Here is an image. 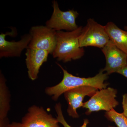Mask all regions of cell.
Masks as SVG:
<instances>
[{
  "label": "cell",
  "mask_w": 127,
  "mask_h": 127,
  "mask_svg": "<svg viewBox=\"0 0 127 127\" xmlns=\"http://www.w3.org/2000/svg\"><path fill=\"white\" fill-rule=\"evenodd\" d=\"M10 123L8 118L2 120H0V127H8Z\"/></svg>",
  "instance_id": "cell-17"
},
{
  "label": "cell",
  "mask_w": 127,
  "mask_h": 127,
  "mask_svg": "<svg viewBox=\"0 0 127 127\" xmlns=\"http://www.w3.org/2000/svg\"><path fill=\"white\" fill-rule=\"evenodd\" d=\"M82 27L70 32H57V42L52 55L58 61L66 63L80 59L84 55L79 45L78 38Z\"/></svg>",
  "instance_id": "cell-2"
},
{
  "label": "cell",
  "mask_w": 127,
  "mask_h": 127,
  "mask_svg": "<svg viewBox=\"0 0 127 127\" xmlns=\"http://www.w3.org/2000/svg\"><path fill=\"white\" fill-rule=\"evenodd\" d=\"M57 64L63 72L62 80L58 84L53 86L47 87L45 89L46 94L51 97L53 101H57L61 95L73 89L91 86L100 90L106 88L109 85V83L105 82L108 78V75L106 73H104L102 69L93 77H81L69 73L60 64Z\"/></svg>",
  "instance_id": "cell-1"
},
{
  "label": "cell",
  "mask_w": 127,
  "mask_h": 127,
  "mask_svg": "<svg viewBox=\"0 0 127 127\" xmlns=\"http://www.w3.org/2000/svg\"><path fill=\"white\" fill-rule=\"evenodd\" d=\"M25 55L26 63L30 79L34 81L38 78L42 64L47 61L49 53L45 50L27 48Z\"/></svg>",
  "instance_id": "cell-11"
},
{
  "label": "cell",
  "mask_w": 127,
  "mask_h": 127,
  "mask_svg": "<svg viewBox=\"0 0 127 127\" xmlns=\"http://www.w3.org/2000/svg\"><path fill=\"white\" fill-rule=\"evenodd\" d=\"M53 12L51 18L46 22V26L56 31H60L64 30L72 31L78 28L76 23V19L79 15L76 11L68 10L62 11L59 9L57 1H52Z\"/></svg>",
  "instance_id": "cell-5"
},
{
  "label": "cell",
  "mask_w": 127,
  "mask_h": 127,
  "mask_svg": "<svg viewBox=\"0 0 127 127\" xmlns=\"http://www.w3.org/2000/svg\"><path fill=\"white\" fill-rule=\"evenodd\" d=\"M81 48L89 46L102 48L110 41L104 26L89 18L87 25L82 28L78 38Z\"/></svg>",
  "instance_id": "cell-3"
},
{
  "label": "cell",
  "mask_w": 127,
  "mask_h": 127,
  "mask_svg": "<svg viewBox=\"0 0 127 127\" xmlns=\"http://www.w3.org/2000/svg\"><path fill=\"white\" fill-rule=\"evenodd\" d=\"M124 29L125 31H127V26H126L124 27Z\"/></svg>",
  "instance_id": "cell-20"
},
{
  "label": "cell",
  "mask_w": 127,
  "mask_h": 127,
  "mask_svg": "<svg viewBox=\"0 0 127 127\" xmlns=\"http://www.w3.org/2000/svg\"><path fill=\"white\" fill-rule=\"evenodd\" d=\"M55 111L56 112V118L59 123L61 124L63 127H72L68 124L64 118L62 109V104L60 103H58L55 104ZM89 123V121L88 119H84L83 124L80 127H87L88 124Z\"/></svg>",
  "instance_id": "cell-15"
},
{
  "label": "cell",
  "mask_w": 127,
  "mask_h": 127,
  "mask_svg": "<svg viewBox=\"0 0 127 127\" xmlns=\"http://www.w3.org/2000/svg\"><path fill=\"white\" fill-rule=\"evenodd\" d=\"M16 30L13 29L10 32L1 33L0 35V58L19 57L25 49H27L31 40V36L30 34L23 35L20 40H6V37L7 35L16 36Z\"/></svg>",
  "instance_id": "cell-8"
},
{
  "label": "cell",
  "mask_w": 127,
  "mask_h": 127,
  "mask_svg": "<svg viewBox=\"0 0 127 127\" xmlns=\"http://www.w3.org/2000/svg\"><path fill=\"white\" fill-rule=\"evenodd\" d=\"M108 127H113V126H109Z\"/></svg>",
  "instance_id": "cell-21"
},
{
  "label": "cell",
  "mask_w": 127,
  "mask_h": 127,
  "mask_svg": "<svg viewBox=\"0 0 127 127\" xmlns=\"http://www.w3.org/2000/svg\"><path fill=\"white\" fill-rule=\"evenodd\" d=\"M101 50L106 60V66L102 70L108 75L117 73L119 70L127 66V55L111 41Z\"/></svg>",
  "instance_id": "cell-9"
},
{
  "label": "cell",
  "mask_w": 127,
  "mask_h": 127,
  "mask_svg": "<svg viewBox=\"0 0 127 127\" xmlns=\"http://www.w3.org/2000/svg\"><path fill=\"white\" fill-rule=\"evenodd\" d=\"M117 73L123 75L127 78V66L119 70Z\"/></svg>",
  "instance_id": "cell-18"
},
{
  "label": "cell",
  "mask_w": 127,
  "mask_h": 127,
  "mask_svg": "<svg viewBox=\"0 0 127 127\" xmlns=\"http://www.w3.org/2000/svg\"><path fill=\"white\" fill-rule=\"evenodd\" d=\"M29 34L31 40L28 48L40 49L52 55L57 42V31L46 26L32 27Z\"/></svg>",
  "instance_id": "cell-6"
},
{
  "label": "cell",
  "mask_w": 127,
  "mask_h": 127,
  "mask_svg": "<svg viewBox=\"0 0 127 127\" xmlns=\"http://www.w3.org/2000/svg\"><path fill=\"white\" fill-rule=\"evenodd\" d=\"M8 127H23L21 123L13 122L9 124Z\"/></svg>",
  "instance_id": "cell-19"
},
{
  "label": "cell",
  "mask_w": 127,
  "mask_h": 127,
  "mask_svg": "<svg viewBox=\"0 0 127 127\" xmlns=\"http://www.w3.org/2000/svg\"><path fill=\"white\" fill-rule=\"evenodd\" d=\"M117 91L111 87L97 91L87 101L84 103L82 107L87 110V115L92 113L102 110L108 112L114 109L119 104L116 99Z\"/></svg>",
  "instance_id": "cell-4"
},
{
  "label": "cell",
  "mask_w": 127,
  "mask_h": 127,
  "mask_svg": "<svg viewBox=\"0 0 127 127\" xmlns=\"http://www.w3.org/2000/svg\"><path fill=\"white\" fill-rule=\"evenodd\" d=\"M98 89L91 86H83L73 89L64 94V97L68 104L67 111L68 116L73 118H78L79 115L77 109L83 107V101L86 96L91 97Z\"/></svg>",
  "instance_id": "cell-10"
},
{
  "label": "cell",
  "mask_w": 127,
  "mask_h": 127,
  "mask_svg": "<svg viewBox=\"0 0 127 127\" xmlns=\"http://www.w3.org/2000/svg\"><path fill=\"white\" fill-rule=\"evenodd\" d=\"M110 40L127 55V31L120 29L113 22H109L104 26Z\"/></svg>",
  "instance_id": "cell-12"
},
{
  "label": "cell",
  "mask_w": 127,
  "mask_h": 127,
  "mask_svg": "<svg viewBox=\"0 0 127 127\" xmlns=\"http://www.w3.org/2000/svg\"><path fill=\"white\" fill-rule=\"evenodd\" d=\"M10 94L6 84V80L0 73V120L7 118L10 109Z\"/></svg>",
  "instance_id": "cell-13"
},
{
  "label": "cell",
  "mask_w": 127,
  "mask_h": 127,
  "mask_svg": "<svg viewBox=\"0 0 127 127\" xmlns=\"http://www.w3.org/2000/svg\"><path fill=\"white\" fill-rule=\"evenodd\" d=\"M105 117L109 121L113 122L118 127H127V118L123 113H119L114 109L107 112Z\"/></svg>",
  "instance_id": "cell-14"
},
{
  "label": "cell",
  "mask_w": 127,
  "mask_h": 127,
  "mask_svg": "<svg viewBox=\"0 0 127 127\" xmlns=\"http://www.w3.org/2000/svg\"><path fill=\"white\" fill-rule=\"evenodd\" d=\"M23 127H60L57 118L48 113L42 107L33 105L22 118Z\"/></svg>",
  "instance_id": "cell-7"
},
{
  "label": "cell",
  "mask_w": 127,
  "mask_h": 127,
  "mask_svg": "<svg viewBox=\"0 0 127 127\" xmlns=\"http://www.w3.org/2000/svg\"><path fill=\"white\" fill-rule=\"evenodd\" d=\"M122 104L123 110V113L127 118V93L123 95Z\"/></svg>",
  "instance_id": "cell-16"
}]
</instances>
